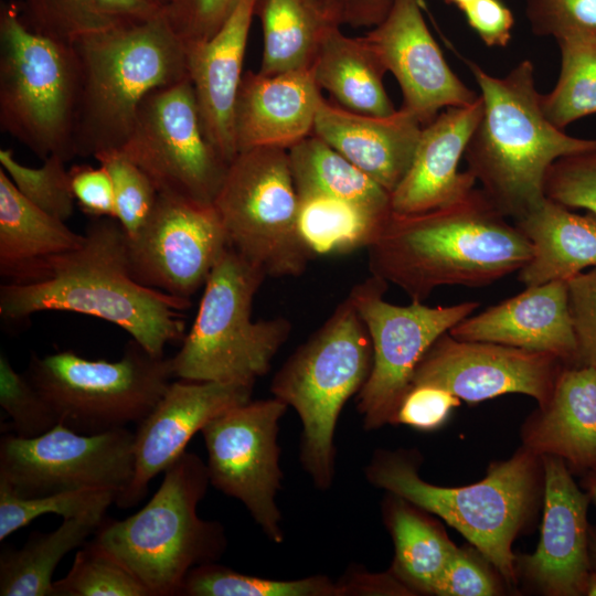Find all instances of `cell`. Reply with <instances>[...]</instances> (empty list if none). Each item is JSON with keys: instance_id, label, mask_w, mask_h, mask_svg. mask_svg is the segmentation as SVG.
Segmentation results:
<instances>
[{"instance_id": "6da1fadb", "label": "cell", "mask_w": 596, "mask_h": 596, "mask_svg": "<svg viewBox=\"0 0 596 596\" xmlns=\"http://www.w3.org/2000/svg\"><path fill=\"white\" fill-rule=\"evenodd\" d=\"M369 269L423 302L439 286L483 287L519 272L532 245L481 189L416 214L392 212L366 247Z\"/></svg>"}, {"instance_id": "7a4b0ae2", "label": "cell", "mask_w": 596, "mask_h": 596, "mask_svg": "<svg viewBox=\"0 0 596 596\" xmlns=\"http://www.w3.org/2000/svg\"><path fill=\"white\" fill-rule=\"evenodd\" d=\"M83 244L54 257L47 276L30 284L0 286V316L22 320L42 311L96 317L124 329L148 352L164 355L183 340V299L138 283L129 267L127 235L109 216L93 217Z\"/></svg>"}, {"instance_id": "3957f363", "label": "cell", "mask_w": 596, "mask_h": 596, "mask_svg": "<svg viewBox=\"0 0 596 596\" xmlns=\"http://www.w3.org/2000/svg\"><path fill=\"white\" fill-rule=\"evenodd\" d=\"M461 58L482 99V115L464 153L468 171L499 211L515 222L546 198L550 167L563 157L595 151L596 139L566 135L545 117L530 60L496 77Z\"/></svg>"}, {"instance_id": "277c9868", "label": "cell", "mask_w": 596, "mask_h": 596, "mask_svg": "<svg viewBox=\"0 0 596 596\" xmlns=\"http://www.w3.org/2000/svg\"><path fill=\"white\" fill-rule=\"evenodd\" d=\"M78 61L75 157L120 150L141 102L188 76L185 44L163 10L142 22L84 36L72 43Z\"/></svg>"}, {"instance_id": "5b68a950", "label": "cell", "mask_w": 596, "mask_h": 596, "mask_svg": "<svg viewBox=\"0 0 596 596\" xmlns=\"http://www.w3.org/2000/svg\"><path fill=\"white\" fill-rule=\"evenodd\" d=\"M377 488L432 512L460 532L509 584L517 582L512 544L541 492L542 458L521 447L493 464L477 483L447 488L423 480L414 458L402 451H377L366 468Z\"/></svg>"}, {"instance_id": "8992f818", "label": "cell", "mask_w": 596, "mask_h": 596, "mask_svg": "<svg viewBox=\"0 0 596 596\" xmlns=\"http://www.w3.org/2000/svg\"><path fill=\"white\" fill-rule=\"evenodd\" d=\"M210 482L206 464L184 451L160 487L135 514L102 522L92 542L114 556L151 596H175L191 570L214 563L226 550L223 526L196 509Z\"/></svg>"}, {"instance_id": "52a82bcc", "label": "cell", "mask_w": 596, "mask_h": 596, "mask_svg": "<svg viewBox=\"0 0 596 596\" xmlns=\"http://www.w3.org/2000/svg\"><path fill=\"white\" fill-rule=\"evenodd\" d=\"M373 364L368 329L349 295L275 374L270 392L302 423L300 460L315 486L334 478V430L345 402L358 394Z\"/></svg>"}, {"instance_id": "ba28073f", "label": "cell", "mask_w": 596, "mask_h": 596, "mask_svg": "<svg viewBox=\"0 0 596 596\" xmlns=\"http://www.w3.org/2000/svg\"><path fill=\"white\" fill-rule=\"evenodd\" d=\"M267 276L228 247L212 269L190 331L171 358L174 377L255 384L290 336L284 317L252 320L254 297Z\"/></svg>"}, {"instance_id": "9c48e42d", "label": "cell", "mask_w": 596, "mask_h": 596, "mask_svg": "<svg viewBox=\"0 0 596 596\" xmlns=\"http://www.w3.org/2000/svg\"><path fill=\"white\" fill-rule=\"evenodd\" d=\"M78 61L73 44L28 28L19 6L0 12V128L42 160L75 157Z\"/></svg>"}, {"instance_id": "30bf717a", "label": "cell", "mask_w": 596, "mask_h": 596, "mask_svg": "<svg viewBox=\"0 0 596 596\" xmlns=\"http://www.w3.org/2000/svg\"><path fill=\"white\" fill-rule=\"evenodd\" d=\"M25 375L57 423L84 435L139 423L174 377L171 358L155 355L134 339L117 361L89 360L73 351L34 354Z\"/></svg>"}, {"instance_id": "8fae6325", "label": "cell", "mask_w": 596, "mask_h": 596, "mask_svg": "<svg viewBox=\"0 0 596 596\" xmlns=\"http://www.w3.org/2000/svg\"><path fill=\"white\" fill-rule=\"evenodd\" d=\"M213 206L228 246L266 276H300L316 257L299 231V196L286 148L240 151Z\"/></svg>"}, {"instance_id": "7c38bea8", "label": "cell", "mask_w": 596, "mask_h": 596, "mask_svg": "<svg viewBox=\"0 0 596 596\" xmlns=\"http://www.w3.org/2000/svg\"><path fill=\"white\" fill-rule=\"evenodd\" d=\"M387 283L370 276L349 292L370 334L373 364L358 393L356 406L366 429L393 424L409 390L414 371L430 345L478 308L476 301L429 307L421 301L400 306L384 300Z\"/></svg>"}, {"instance_id": "4fadbf2b", "label": "cell", "mask_w": 596, "mask_h": 596, "mask_svg": "<svg viewBox=\"0 0 596 596\" xmlns=\"http://www.w3.org/2000/svg\"><path fill=\"white\" fill-rule=\"evenodd\" d=\"M120 151L159 193L213 204L228 164L207 140L189 78L151 92Z\"/></svg>"}, {"instance_id": "5bb4252c", "label": "cell", "mask_w": 596, "mask_h": 596, "mask_svg": "<svg viewBox=\"0 0 596 596\" xmlns=\"http://www.w3.org/2000/svg\"><path fill=\"white\" fill-rule=\"evenodd\" d=\"M134 437L126 427L84 435L61 423L32 438L7 433L0 440V487L20 497L92 488L119 496L134 475Z\"/></svg>"}, {"instance_id": "9a60e30c", "label": "cell", "mask_w": 596, "mask_h": 596, "mask_svg": "<svg viewBox=\"0 0 596 596\" xmlns=\"http://www.w3.org/2000/svg\"><path fill=\"white\" fill-rule=\"evenodd\" d=\"M286 409L276 397L251 400L221 413L201 430L211 485L240 500L275 543L284 540L275 498L283 479L278 423Z\"/></svg>"}, {"instance_id": "2e32d148", "label": "cell", "mask_w": 596, "mask_h": 596, "mask_svg": "<svg viewBox=\"0 0 596 596\" xmlns=\"http://www.w3.org/2000/svg\"><path fill=\"white\" fill-rule=\"evenodd\" d=\"M228 247L213 204L163 193H159L141 230L127 237L134 278L143 286L183 299H190L204 287Z\"/></svg>"}, {"instance_id": "e0dca14e", "label": "cell", "mask_w": 596, "mask_h": 596, "mask_svg": "<svg viewBox=\"0 0 596 596\" xmlns=\"http://www.w3.org/2000/svg\"><path fill=\"white\" fill-rule=\"evenodd\" d=\"M564 365L545 352L487 341L457 340L446 332L421 359L411 386L434 385L469 403L521 393L543 406Z\"/></svg>"}, {"instance_id": "ac0fdd59", "label": "cell", "mask_w": 596, "mask_h": 596, "mask_svg": "<svg viewBox=\"0 0 596 596\" xmlns=\"http://www.w3.org/2000/svg\"><path fill=\"white\" fill-rule=\"evenodd\" d=\"M363 36L396 78L402 108L415 115L423 127L440 109L466 106L479 97L447 64L419 0H392L384 19Z\"/></svg>"}, {"instance_id": "d6986e66", "label": "cell", "mask_w": 596, "mask_h": 596, "mask_svg": "<svg viewBox=\"0 0 596 596\" xmlns=\"http://www.w3.org/2000/svg\"><path fill=\"white\" fill-rule=\"evenodd\" d=\"M254 385L174 381L138 423L134 437V475L116 499L119 508L138 504L150 481L184 451L195 433L221 413L251 401Z\"/></svg>"}, {"instance_id": "ffe728a7", "label": "cell", "mask_w": 596, "mask_h": 596, "mask_svg": "<svg viewBox=\"0 0 596 596\" xmlns=\"http://www.w3.org/2000/svg\"><path fill=\"white\" fill-rule=\"evenodd\" d=\"M541 458L544 481L541 538L535 552L521 558V568L547 595H584L592 570L587 524L590 497L577 487L562 459Z\"/></svg>"}, {"instance_id": "44dd1931", "label": "cell", "mask_w": 596, "mask_h": 596, "mask_svg": "<svg viewBox=\"0 0 596 596\" xmlns=\"http://www.w3.org/2000/svg\"><path fill=\"white\" fill-rule=\"evenodd\" d=\"M257 0H238L220 30L209 40L187 42L189 79L203 131L227 163L236 157L234 109Z\"/></svg>"}, {"instance_id": "7402d4cb", "label": "cell", "mask_w": 596, "mask_h": 596, "mask_svg": "<svg viewBox=\"0 0 596 596\" xmlns=\"http://www.w3.org/2000/svg\"><path fill=\"white\" fill-rule=\"evenodd\" d=\"M464 341H487L545 352L575 365L577 341L568 307L566 280L529 286L449 330Z\"/></svg>"}, {"instance_id": "603a6c76", "label": "cell", "mask_w": 596, "mask_h": 596, "mask_svg": "<svg viewBox=\"0 0 596 596\" xmlns=\"http://www.w3.org/2000/svg\"><path fill=\"white\" fill-rule=\"evenodd\" d=\"M481 115L479 95L469 105L446 108L423 127L412 164L391 193L392 212L422 213L470 193L476 179L468 170L458 171V164Z\"/></svg>"}, {"instance_id": "cb8c5ba5", "label": "cell", "mask_w": 596, "mask_h": 596, "mask_svg": "<svg viewBox=\"0 0 596 596\" xmlns=\"http://www.w3.org/2000/svg\"><path fill=\"white\" fill-rule=\"evenodd\" d=\"M321 98L311 70L244 72L234 109L237 153L258 147L288 149L311 135Z\"/></svg>"}, {"instance_id": "d4e9b609", "label": "cell", "mask_w": 596, "mask_h": 596, "mask_svg": "<svg viewBox=\"0 0 596 596\" xmlns=\"http://www.w3.org/2000/svg\"><path fill=\"white\" fill-rule=\"evenodd\" d=\"M422 129L402 107L387 116L365 115L322 96L312 134L392 193L412 164Z\"/></svg>"}, {"instance_id": "484cf974", "label": "cell", "mask_w": 596, "mask_h": 596, "mask_svg": "<svg viewBox=\"0 0 596 596\" xmlns=\"http://www.w3.org/2000/svg\"><path fill=\"white\" fill-rule=\"evenodd\" d=\"M525 449L596 471V368L564 365L553 393L522 428Z\"/></svg>"}, {"instance_id": "4316f807", "label": "cell", "mask_w": 596, "mask_h": 596, "mask_svg": "<svg viewBox=\"0 0 596 596\" xmlns=\"http://www.w3.org/2000/svg\"><path fill=\"white\" fill-rule=\"evenodd\" d=\"M84 234L26 200L0 168V275L8 284L47 276L51 260L79 247Z\"/></svg>"}, {"instance_id": "83f0119b", "label": "cell", "mask_w": 596, "mask_h": 596, "mask_svg": "<svg viewBox=\"0 0 596 596\" xmlns=\"http://www.w3.org/2000/svg\"><path fill=\"white\" fill-rule=\"evenodd\" d=\"M530 241L533 252L519 270V280L538 286L567 280L596 267V216L579 215L547 198L513 222Z\"/></svg>"}, {"instance_id": "f1b7e54d", "label": "cell", "mask_w": 596, "mask_h": 596, "mask_svg": "<svg viewBox=\"0 0 596 596\" xmlns=\"http://www.w3.org/2000/svg\"><path fill=\"white\" fill-rule=\"evenodd\" d=\"M310 70L319 88L348 110L374 116L395 111L383 83L387 71L364 36H349L330 24Z\"/></svg>"}, {"instance_id": "f546056e", "label": "cell", "mask_w": 596, "mask_h": 596, "mask_svg": "<svg viewBox=\"0 0 596 596\" xmlns=\"http://www.w3.org/2000/svg\"><path fill=\"white\" fill-rule=\"evenodd\" d=\"M288 157L299 198L324 196L381 216L392 213L391 193L315 134L288 148Z\"/></svg>"}, {"instance_id": "4dcf8cb0", "label": "cell", "mask_w": 596, "mask_h": 596, "mask_svg": "<svg viewBox=\"0 0 596 596\" xmlns=\"http://www.w3.org/2000/svg\"><path fill=\"white\" fill-rule=\"evenodd\" d=\"M104 518H70L49 533L34 532L20 549L0 555L1 596H55L53 574L62 558L95 534Z\"/></svg>"}, {"instance_id": "1f68e13d", "label": "cell", "mask_w": 596, "mask_h": 596, "mask_svg": "<svg viewBox=\"0 0 596 596\" xmlns=\"http://www.w3.org/2000/svg\"><path fill=\"white\" fill-rule=\"evenodd\" d=\"M163 8L153 0H23V23L42 35L74 43L77 40L151 19Z\"/></svg>"}, {"instance_id": "d6a6232c", "label": "cell", "mask_w": 596, "mask_h": 596, "mask_svg": "<svg viewBox=\"0 0 596 596\" xmlns=\"http://www.w3.org/2000/svg\"><path fill=\"white\" fill-rule=\"evenodd\" d=\"M263 29L259 73L310 70L327 28L332 24L306 0H257Z\"/></svg>"}, {"instance_id": "836d02e7", "label": "cell", "mask_w": 596, "mask_h": 596, "mask_svg": "<svg viewBox=\"0 0 596 596\" xmlns=\"http://www.w3.org/2000/svg\"><path fill=\"white\" fill-rule=\"evenodd\" d=\"M386 520L395 547L394 575L406 587L433 594L458 547L436 523L400 497L393 496Z\"/></svg>"}, {"instance_id": "e575fe53", "label": "cell", "mask_w": 596, "mask_h": 596, "mask_svg": "<svg viewBox=\"0 0 596 596\" xmlns=\"http://www.w3.org/2000/svg\"><path fill=\"white\" fill-rule=\"evenodd\" d=\"M390 215L324 196L299 198L298 226L315 256L347 254L366 248Z\"/></svg>"}, {"instance_id": "d590c367", "label": "cell", "mask_w": 596, "mask_h": 596, "mask_svg": "<svg viewBox=\"0 0 596 596\" xmlns=\"http://www.w3.org/2000/svg\"><path fill=\"white\" fill-rule=\"evenodd\" d=\"M182 596H338L344 595L340 583L316 575L300 579L280 581L242 574L207 563L187 575Z\"/></svg>"}, {"instance_id": "8d00e7d4", "label": "cell", "mask_w": 596, "mask_h": 596, "mask_svg": "<svg viewBox=\"0 0 596 596\" xmlns=\"http://www.w3.org/2000/svg\"><path fill=\"white\" fill-rule=\"evenodd\" d=\"M561 72L555 87L541 94L545 117L557 128L596 114V44L558 42Z\"/></svg>"}, {"instance_id": "74e56055", "label": "cell", "mask_w": 596, "mask_h": 596, "mask_svg": "<svg viewBox=\"0 0 596 596\" xmlns=\"http://www.w3.org/2000/svg\"><path fill=\"white\" fill-rule=\"evenodd\" d=\"M118 493L110 489H79L39 497H20L0 487V541L44 514L104 518Z\"/></svg>"}, {"instance_id": "f35d334b", "label": "cell", "mask_w": 596, "mask_h": 596, "mask_svg": "<svg viewBox=\"0 0 596 596\" xmlns=\"http://www.w3.org/2000/svg\"><path fill=\"white\" fill-rule=\"evenodd\" d=\"M55 596H151L123 564L92 541L78 549L72 567L54 582Z\"/></svg>"}, {"instance_id": "ab89813d", "label": "cell", "mask_w": 596, "mask_h": 596, "mask_svg": "<svg viewBox=\"0 0 596 596\" xmlns=\"http://www.w3.org/2000/svg\"><path fill=\"white\" fill-rule=\"evenodd\" d=\"M65 160L52 155L40 168L20 163L10 149H0V168L19 192L47 214L66 222L73 214L75 199Z\"/></svg>"}, {"instance_id": "60d3db41", "label": "cell", "mask_w": 596, "mask_h": 596, "mask_svg": "<svg viewBox=\"0 0 596 596\" xmlns=\"http://www.w3.org/2000/svg\"><path fill=\"white\" fill-rule=\"evenodd\" d=\"M109 173L114 188L115 219L127 237L135 236L151 215L159 192L150 178L120 150L95 157Z\"/></svg>"}, {"instance_id": "b9f144b4", "label": "cell", "mask_w": 596, "mask_h": 596, "mask_svg": "<svg viewBox=\"0 0 596 596\" xmlns=\"http://www.w3.org/2000/svg\"><path fill=\"white\" fill-rule=\"evenodd\" d=\"M0 405L11 419L12 434L32 438L57 424V419L36 387L18 373L4 352L0 354Z\"/></svg>"}, {"instance_id": "7bdbcfd3", "label": "cell", "mask_w": 596, "mask_h": 596, "mask_svg": "<svg viewBox=\"0 0 596 596\" xmlns=\"http://www.w3.org/2000/svg\"><path fill=\"white\" fill-rule=\"evenodd\" d=\"M532 31L556 42L596 44V0H524Z\"/></svg>"}, {"instance_id": "ee69618b", "label": "cell", "mask_w": 596, "mask_h": 596, "mask_svg": "<svg viewBox=\"0 0 596 596\" xmlns=\"http://www.w3.org/2000/svg\"><path fill=\"white\" fill-rule=\"evenodd\" d=\"M544 194L568 209L596 216V150L563 157L547 170Z\"/></svg>"}, {"instance_id": "f6af8a7d", "label": "cell", "mask_w": 596, "mask_h": 596, "mask_svg": "<svg viewBox=\"0 0 596 596\" xmlns=\"http://www.w3.org/2000/svg\"><path fill=\"white\" fill-rule=\"evenodd\" d=\"M238 0H171L163 13L184 42L211 39L224 24Z\"/></svg>"}, {"instance_id": "bcb514c9", "label": "cell", "mask_w": 596, "mask_h": 596, "mask_svg": "<svg viewBox=\"0 0 596 596\" xmlns=\"http://www.w3.org/2000/svg\"><path fill=\"white\" fill-rule=\"evenodd\" d=\"M566 283L577 341L575 365L596 368V267L571 277Z\"/></svg>"}, {"instance_id": "7dc6e473", "label": "cell", "mask_w": 596, "mask_h": 596, "mask_svg": "<svg viewBox=\"0 0 596 596\" xmlns=\"http://www.w3.org/2000/svg\"><path fill=\"white\" fill-rule=\"evenodd\" d=\"M485 558V557H482ZM482 558L465 549H457L436 583L437 596H492L499 583Z\"/></svg>"}, {"instance_id": "c3c4849f", "label": "cell", "mask_w": 596, "mask_h": 596, "mask_svg": "<svg viewBox=\"0 0 596 596\" xmlns=\"http://www.w3.org/2000/svg\"><path fill=\"white\" fill-rule=\"evenodd\" d=\"M459 403L458 397L444 389L428 384L412 385L397 407L393 424L432 430L444 424Z\"/></svg>"}, {"instance_id": "681fc988", "label": "cell", "mask_w": 596, "mask_h": 596, "mask_svg": "<svg viewBox=\"0 0 596 596\" xmlns=\"http://www.w3.org/2000/svg\"><path fill=\"white\" fill-rule=\"evenodd\" d=\"M68 172L75 202L83 212L93 217L115 216L111 178L102 164L73 166Z\"/></svg>"}, {"instance_id": "f907efd6", "label": "cell", "mask_w": 596, "mask_h": 596, "mask_svg": "<svg viewBox=\"0 0 596 596\" xmlns=\"http://www.w3.org/2000/svg\"><path fill=\"white\" fill-rule=\"evenodd\" d=\"M461 11L487 46L503 47L510 42L514 18L501 0H473Z\"/></svg>"}, {"instance_id": "816d5d0a", "label": "cell", "mask_w": 596, "mask_h": 596, "mask_svg": "<svg viewBox=\"0 0 596 596\" xmlns=\"http://www.w3.org/2000/svg\"><path fill=\"white\" fill-rule=\"evenodd\" d=\"M391 4L392 0H342L343 22L354 26L376 25Z\"/></svg>"}, {"instance_id": "f5cc1de1", "label": "cell", "mask_w": 596, "mask_h": 596, "mask_svg": "<svg viewBox=\"0 0 596 596\" xmlns=\"http://www.w3.org/2000/svg\"><path fill=\"white\" fill-rule=\"evenodd\" d=\"M323 19L331 23L342 24V0H306Z\"/></svg>"}, {"instance_id": "db71d44e", "label": "cell", "mask_w": 596, "mask_h": 596, "mask_svg": "<svg viewBox=\"0 0 596 596\" xmlns=\"http://www.w3.org/2000/svg\"><path fill=\"white\" fill-rule=\"evenodd\" d=\"M584 595L596 596V568L593 567L588 574Z\"/></svg>"}, {"instance_id": "11a10c76", "label": "cell", "mask_w": 596, "mask_h": 596, "mask_svg": "<svg viewBox=\"0 0 596 596\" xmlns=\"http://www.w3.org/2000/svg\"><path fill=\"white\" fill-rule=\"evenodd\" d=\"M586 488L590 499L596 504V471H588V476L586 478Z\"/></svg>"}, {"instance_id": "9f6ffc18", "label": "cell", "mask_w": 596, "mask_h": 596, "mask_svg": "<svg viewBox=\"0 0 596 596\" xmlns=\"http://www.w3.org/2000/svg\"><path fill=\"white\" fill-rule=\"evenodd\" d=\"M589 553L593 556L596 568V530L589 531Z\"/></svg>"}, {"instance_id": "6f0895ef", "label": "cell", "mask_w": 596, "mask_h": 596, "mask_svg": "<svg viewBox=\"0 0 596 596\" xmlns=\"http://www.w3.org/2000/svg\"><path fill=\"white\" fill-rule=\"evenodd\" d=\"M448 4H454L460 10L470 4L473 0H444Z\"/></svg>"}, {"instance_id": "680465c9", "label": "cell", "mask_w": 596, "mask_h": 596, "mask_svg": "<svg viewBox=\"0 0 596 596\" xmlns=\"http://www.w3.org/2000/svg\"><path fill=\"white\" fill-rule=\"evenodd\" d=\"M158 4H160L162 8L166 7L171 0H153Z\"/></svg>"}]
</instances>
